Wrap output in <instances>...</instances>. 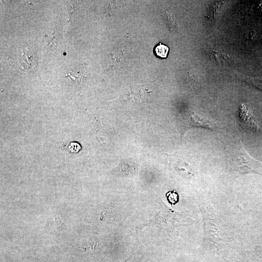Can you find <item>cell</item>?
Masks as SVG:
<instances>
[{
  "instance_id": "7",
  "label": "cell",
  "mask_w": 262,
  "mask_h": 262,
  "mask_svg": "<svg viewBox=\"0 0 262 262\" xmlns=\"http://www.w3.org/2000/svg\"><path fill=\"white\" fill-rule=\"evenodd\" d=\"M81 148V145L76 142L71 143L68 147L69 151L72 153H77L80 150Z\"/></svg>"
},
{
  "instance_id": "2",
  "label": "cell",
  "mask_w": 262,
  "mask_h": 262,
  "mask_svg": "<svg viewBox=\"0 0 262 262\" xmlns=\"http://www.w3.org/2000/svg\"><path fill=\"white\" fill-rule=\"evenodd\" d=\"M190 124L196 127L203 128L211 130H216L220 128L217 121L210 115L203 114L193 113L190 117Z\"/></svg>"
},
{
  "instance_id": "1",
  "label": "cell",
  "mask_w": 262,
  "mask_h": 262,
  "mask_svg": "<svg viewBox=\"0 0 262 262\" xmlns=\"http://www.w3.org/2000/svg\"><path fill=\"white\" fill-rule=\"evenodd\" d=\"M226 159L230 169L241 174L260 173L262 169V163L247 152L240 140H237L227 147Z\"/></svg>"
},
{
  "instance_id": "3",
  "label": "cell",
  "mask_w": 262,
  "mask_h": 262,
  "mask_svg": "<svg viewBox=\"0 0 262 262\" xmlns=\"http://www.w3.org/2000/svg\"><path fill=\"white\" fill-rule=\"evenodd\" d=\"M18 60L21 67L25 71L30 72L37 66V57L33 51L31 49H24Z\"/></svg>"
},
{
  "instance_id": "8",
  "label": "cell",
  "mask_w": 262,
  "mask_h": 262,
  "mask_svg": "<svg viewBox=\"0 0 262 262\" xmlns=\"http://www.w3.org/2000/svg\"><path fill=\"white\" fill-rule=\"evenodd\" d=\"M134 258V255H132V256L127 259L126 261H125L124 262H133Z\"/></svg>"
},
{
  "instance_id": "5",
  "label": "cell",
  "mask_w": 262,
  "mask_h": 262,
  "mask_svg": "<svg viewBox=\"0 0 262 262\" xmlns=\"http://www.w3.org/2000/svg\"><path fill=\"white\" fill-rule=\"evenodd\" d=\"M233 75L238 79L262 90V76L257 77H247L237 73H234Z\"/></svg>"
},
{
  "instance_id": "4",
  "label": "cell",
  "mask_w": 262,
  "mask_h": 262,
  "mask_svg": "<svg viewBox=\"0 0 262 262\" xmlns=\"http://www.w3.org/2000/svg\"><path fill=\"white\" fill-rule=\"evenodd\" d=\"M240 121L246 128L257 129L258 126L253 118L251 111L244 104H241L239 108Z\"/></svg>"
},
{
  "instance_id": "6",
  "label": "cell",
  "mask_w": 262,
  "mask_h": 262,
  "mask_svg": "<svg viewBox=\"0 0 262 262\" xmlns=\"http://www.w3.org/2000/svg\"><path fill=\"white\" fill-rule=\"evenodd\" d=\"M169 49L166 45L159 43L155 48V52L157 56L161 58L167 57Z\"/></svg>"
}]
</instances>
